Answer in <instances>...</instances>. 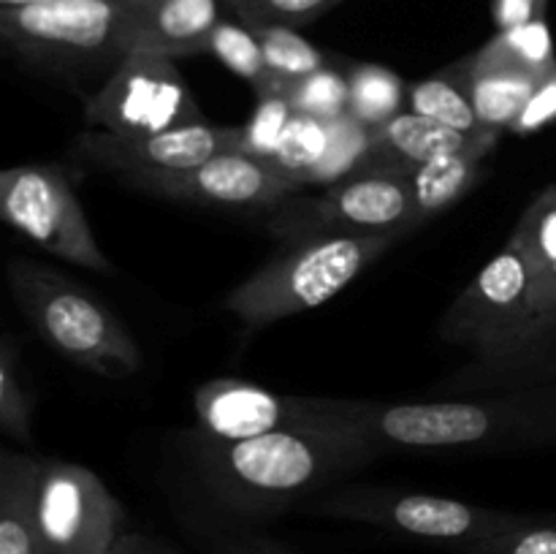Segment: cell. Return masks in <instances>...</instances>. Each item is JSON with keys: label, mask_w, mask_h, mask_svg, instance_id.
<instances>
[{"label": "cell", "mask_w": 556, "mask_h": 554, "mask_svg": "<svg viewBox=\"0 0 556 554\" xmlns=\"http://www.w3.org/2000/svg\"><path fill=\"white\" fill-rule=\"evenodd\" d=\"M530 304H532V313H535V318L538 315L556 313V264L535 272V277H532Z\"/></svg>", "instance_id": "cell-35"}, {"label": "cell", "mask_w": 556, "mask_h": 554, "mask_svg": "<svg viewBox=\"0 0 556 554\" xmlns=\"http://www.w3.org/2000/svg\"><path fill=\"white\" fill-rule=\"evenodd\" d=\"M253 33L258 36L261 49H264L266 65L286 85V90L293 81L326 68V54L315 49L307 38L299 36L296 27L264 25L253 27Z\"/></svg>", "instance_id": "cell-25"}, {"label": "cell", "mask_w": 556, "mask_h": 554, "mask_svg": "<svg viewBox=\"0 0 556 554\" xmlns=\"http://www.w3.org/2000/svg\"><path fill=\"white\" fill-rule=\"evenodd\" d=\"M38 465L16 451L0 454V554H49L36 508Z\"/></svg>", "instance_id": "cell-18"}, {"label": "cell", "mask_w": 556, "mask_h": 554, "mask_svg": "<svg viewBox=\"0 0 556 554\" xmlns=\"http://www.w3.org/2000/svg\"><path fill=\"white\" fill-rule=\"evenodd\" d=\"M36 508L49 554H109L123 536V505L85 465L41 459Z\"/></svg>", "instance_id": "cell-11"}, {"label": "cell", "mask_w": 556, "mask_h": 554, "mask_svg": "<svg viewBox=\"0 0 556 554\" xmlns=\"http://www.w3.org/2000/svg\"><path fill=\"white\" fill-rule=\"evenodd\" d=\"M296 182L282 177L266 161L244 152H223L193 172L166 179L152 193L188 204L223 206V210H275L282 201L302 193Z\"/></svg>", "instance_id": "cell-14"}, {"label": "cell", "mask_w": 556, "mask_h": 554, "mask_svg": "<svg viewBox=\"0 0 556 554\" xmlns=\"http://www.w3.org/2000/svg\"><path fill=\"white\" fill-rule=\"evenodd\" d=\"M0 429L16 443H33L30 400H27L25 383H22V375L14 362V348L9 340L3 342V351H0Z\"/></svg>", "instance_id": "cell-31"}, {"label": "cell", "mask_w": 556, "mask_h": 554, "mask_svg": "<svg viewBox=\"0 0 556 554\" xmlns=\"http://www.w3.org/2000/svg\"><path fill=\"white\" fill-rule=\"evenodd\" d=\"M109 554H174V552H168L163 543L152 541V538L139 536V532H123Z\"/></svg>", "instance_id": "cell-36"}, {"label": "cell", "mask_w": 556, "mask_h": 554, "mask_svg": "<svg viewBox=\"0 0 556 554\" xmlns=\"http://www.w3.org/2000/svg\"><path fill=\"white\" fill-rule=\"evenodd\" d=\"M407 106H410L407 112L438 119V123L462 130V134H486L476 109H472L465 60L407 87Z\"/></svg>", "instance_id": "cell-19"}, {"label": "cell", "mask_w": 556, "mask_h": 554, "mask_svg": "<svg viewBox=\"0 0 556 554\" xmlns=\"http://www.w3.org/2000/svg\"><path fill=\"white\" fill-rule=\"evenodd\" d=\"M331 141V123L326 119L307 117V114H293L286 136L280 141V150L275 152L269 166H275L282 177L296 182L299 188H307L309 174L324 161Z\"/></svg>", "instance_id": "cell-24"}, {"label": "cell", "mask_w": 556, "mask_h": 554, "mask_svg": "<svg viewBox=\"0 0 556 554\" xmlns=\"http://www.w3.org/2000/svg\"><path fill=\"white\" fill-rule=\"evenodd\" d=\"M293 106L288 96L282 92H271V96H261L258 106H255L253 117L242 125V152L258 161H271L275 152L280 150V141L286 136L288 125L293 119Z\"/></svg>", "instance_id": "cell-29"}, {"label": "cell", "mask_w": 556, "mask_h": 554, "mask_svg": "<svg viewBox=\"0 0 556 554\" xmlns=\"http://www.w3.org/2000/svg\"><path fill=\"white\" fill-rule=\"evenodd\" d=\"M548 0H492V16L497 30L527 25L546 16Z\"/></svg>", "instance_id": "cell-34"}, {"label": "cell", "mask_w": 556, "mask_h": 554, "mask_svg": "<svg viewBox=\"0 0 556 554\" xmlns=\"http://www.w3.org/2000/svg\"><path fill=\"white\" fill-rule=\"evenodd\" d=\"M552 373H556V367H554V369H552Z\"/></svg>", "instance_id": "cell-39"}, {"label": "cell", "mask_w": 556, "mask_h": 554, "mask_svg": "<svg viewBox=\"0 0 556 554\" xmlns=\"http://www.w3.org/2000/svg\"><path fill=\"white\" fill-rule=\"evenodd\" d=\"M0 217L58 259L90 272L112 269L68 177L58 166L25 163L5 168L0 174Z\"/></svg>", "instance_id": "cell-8"}, {"label": "cell", "mask_w": 556, "mask_h": 554, "mask_svg": "<svg viewBox=\"0 0 556 554\" xmlns=\"http://www.w3.org/2000/svg\"><path fill=\"white\" fill-rule=\"evenodd\" d=\"M532 277L530 261L505 244L454 299L440 320V337L451 345L470 348L476 356L505 348L535 320Z\"/></svg>", "instance_id": "cell-12"}, {"label": "cell", "mask_w": 556, "mask_h": 554, "mask_svg": "<svg viewBox=\"0 0 556 554\" xmlns=\"http://www.w3.org/2000/svg\"><path fill=\"white\" fill-rule=\"evenodd\" d=\"M206 52L220 60L228 71L242 76L258 98L271 96V92H282L286 96V85L266 65L258 36L244 22H217V27L210 36V43H206Z\"/></svg>", "instance_id": "cell-21"}, {"label": "cell", "mask_w": 556, "mask_h": 554, "mask_svg": "<svg viewBox=\"0 0 556 554\" xmlns=\"http://www.w3.org/2000/svg\"><path fill=\"white\" fill-rule=\"evenodd\" d=\"M0 33L14 52L49 68L119 65L130 52V0H49L0 9Z\"/></svg>", "instance_id": "cell-6"}, {"label": "cell", "mask_w": 556, "mask_h": 554, "mask_svg": "<svg viewBox=\"0 0 556 554\" xmlns=\"http://www.w3.org/2000/svg\"><path fill=\"white\" fill-rule=\"evenodd\" d=\"M552 119H556V71L552 76H546L541 87L535 90V96L530 98L527 109L521 112V117L516 119V125L510 130L514 134H532V130L543 128Z\"/></svg>", "instance_id": "cell-33"}, {"label": "cell", "mask_w": 556, "mask_h": 554, "mask_svg": "<svg viewBox=\"0 0 556 554\" xmlns=\"http://www.w3.org/2000/svg\"><path fill=\"white\" fill-rule=\"evenodd\" d=\"M309 511L362 521V525L418 538V541L445 543V546L462 549L465 554H478L527 519V516L483 508V505L443 498V494L402 492V489L383 487H351L318 494L309 503Z\"/></svg>", "instance_id": "cell-5"}, {"label": "cell", "mask_w": 556, "mask_h": 554, "mask_svg": "<svg viewBox=\"0 0 556 554\" xmlns=\"http://www.w3.org/2000/svg\"><path fill=\"white\" fill-rule=\"evenodd\" d=\"M378 147V128L362 123V119L342 114V117L331 119V141L326 150L324 161L318 163L313 174H309V185H334L342 179L353 177L364 161L372 155Z\"/></svg>", "instance_id": "cell-23"}, {"label": "cell", "mask_w": 556, "mask_h": 554, "mask_svg": "<svg viewBox=\"0 0 556 554\" xmlns=\"http://www.w3.org/2000/svg\"><path fill=\"white\" fill-rule=\"evenodd\" d=\"M497 141L500 134H492V130L470 136L424 114L400 112L394 119L380 125L378 147L358 166L356 174H410L413 168L445 155H465V152L489 155Z\"/></svg>", "instance_id": "cell-15"}, {"label": "cell", "mask_w": 556, "mask_h": 554, "mask_svg": "<svg viewBox=\"0 0 556 554\" xmlns=\"http://www.w3.org/2000/svg\"><path fill=\"white\" fill-rule=\"evenodd\" d=\"M508 244L519 250L535 272L556 264V188L543 190L527 206L519 226L510 234Z\"/></svg>", "instance_id": "cell-26"}, {"label": "cell", "mask_w": 556, "mask_h": 554, "mask_svg": "<svg viewBox=\"0 0 556 554\" xmlns=\"http://www.w3.org/2000/svg\"><path fill=\"white\" fill-rule=\"evenodd\" d=\"M369 449L342 429H275L248 440L201 443L206 487L233 511H280L369 459Z\"/></svg>", "instance_id": "cell-2"}, {"label": "cell", "mask_w": 556, "mask_h": 554, "mask_svg": "<svg viewBox=\"0 0 556 554\" xmlns=\"http://www.w3.org/2000/svg\"><path fill=\"white\" fill-rule=\"evenodd\" d=\"M217 3L223 0H130L128 49L172 60L204 54L220 22Z\"/></svg>", "instance_id": "cell-16"}, {"label": "cell", "mask_w": 556, "mask_h": 554, "mask_svg": "<svg viewBox=\"0 0 556 554\" xmlns=\"http://www.w3.org/2000/svg\"><path fill=\"white\" fill-rule=\"evenodd\" d=\"M478 554H556V525L525 519Z\"/></svg>", "instance_id": "cell-32"}, {"label": "cell", "mask_w": 556, "mask_h": 554, "mask_svg": "<svg viewBox=\"0 0 556 554\" xmlns=\"http://www.w3.org/2000/svg\"><path fill=\"white\" fill-rule=\"evenodd\" d=\"M483 47L497 58L521 65L527 71H535V74L548 76L556 71V54L546 20L527 22V25L510 27V30H497V36Z\"/></svg>", "instance_id": "cell-27"}, {"label": "cell", "mask_w": 556, "mask_h": 554, "mask_svg": "<svg viewBox=\"0 0 556 554\" xmlns=\"http://www.w3.org/2000/svg\"><path fill=\"white\" fill-rule=\"evenodd\" d=\"M85 119L109 134L144 136L204 123V114L172 58L130 52L87 98Z\"/></svg>", "instance_id": "cell-9"}, {"label": "cell", "mask_w": 556, "mask_h": 554, "mask_svg": "<svg viewBox=\"0 0 556 554\" xmlns=\"http://www.w3.org/2000/svg\"><path fill=\"white\" fill-rule=\"evenodd\" d=\"M5 277L33 329L74 367L112 380L139 373V345L96 297L33 261H9Z\"/></svg>", "instance_id": "cell-3"}, {"label": "cell", "mask_w": 556, "mask_h": 554, "mask_svg": "<svg viewBox=\"0 0 556 554\" xmlns=\"http://www.w3.org/2000/svg\"><path fill=\"white\" fill-rule=\"evenodd\" d=\"M76 152L103 172L152 193L161 182L193 172L210 158L242 152V125H212L204 119L144 136L90 128L76 141Z\"/></svg>", "instance_id": "cell-10"}, {"label": "cell", "mask_w": 556, "mask_h": 554, "mask_svg": "<svg viewBox=\"0 0 556 554\" xmlns=\"http://www.w3.org/2000/svg\"><path fill=\"white\" fill-rule=\"evenodd\" d=\"M483 158L476 152H465V155H445L432 163L413 168L410 172V188L416 196L418 223L429 221V217L440 215L448 210L454 201L467 196V190L478 182L483 172Z\"/></svg>", "instance_id": "cell-20"}, {"label": "cell", "mask_w": 556, "mask_h": 554, "mask_svg": "<svg viewBox=\"0 0 556 554\" xmlns=\"http://www.w3.org/2000/svg\"><path fill=\"white\" fill-rule=\"evenodd\" d=\"M326 421L380 451H508L556 440V400L514 389L483 400L375 402L318 396Z\"/></svg>", "instance_id": "cell-1"}, {"label": "cell", "mask_w": 556, "mask_h": 554, "mask_svg": "<svg viewBox=\"0 0 556 554\" xmlns=\"http://www.w3.org/2000/svg\"><path fill=\"white\" fill-rule=\"evenodd\" d=\"M348 87H351V103L348 114L362 123L380 128L402 112L407 101V87L394 71L375 63H356L348 71Z\"/></svg>", "instance_id": "cell-22"}, {"label": "cell", "mask_w": 556, "mask_h": 554, "mask_svg": "<svg viewBox=\"0 0 556 554\" xmlns=\"http://www.w3.org/2000/svg\"><path fill=\"white\" fill-rule=\"evenodd\" d=\"M286 96L296 114H307V117L331 123V119L348 114L351 87H348V76L326 65V68L315 71V74L293 81L286 90Z\"/></svg>", "instance_id": "cell-28"}, {"label": "cell", "mask_w": 556, "mask_h": 554, "mask_svg": "<svg viewBox=\"0 0 556 554\" xmlns=\"http://www.w3.org/2000/svg\"><path fill=\"white\" fill-rule=\"evenodd\" d=\"M212 554H291L286 549L266 541H220L215 543Z\"/></svg>", "instance_id": "cell-37"}, {"label": "cell", "mask_w": 556, "mask_h": 554, "mask_svg": "<svg viewBox=\"0 0 556 554\" xmlns=\"http://www.w3.org/2000/svg\"><path fill=\"white\" fill-rule=\"evenodd\" d=\"M38 3H49V0H0L3 9H22V5H38Z\"/></svg>", "instance_id": "cell-38"}, {"label": "cell", "mask_w": 556, "mask_h": 554, "mask_svg": "<svg viewBox=\"0 0 556 554\" xmlns=\"http://www.w3.org/2000/svg\"><path fill=\"white\" fill-rule=\"evenodd\" d=\"M195 416L210 438L248 440L275 429H334L318 411V396L275 394L239 378H215L193 394Z\"/></svg>", "instance_id": "cell-13"}, {"label": "cell", "mask_w": 556, "mask_h": 554, "mask_svg": "<svg viewBox=\"0 0 556 554\" xmlns=\"http://www.w3.org/2000/svg\"><path fill=\"white\" fill-rule=\"evenodd\" d=\"M400 234L378 237H326L293 244L288 253L239 282L226 307L242 324L261 329L326 304L345 291L369 264L389 253Z\"/></svg>", "instance_id": "cell-4"}, {"label": "cell", "mask_w": 556, "mask_h": 554, "mask_svg": "<svg viewBox=\"0 0 556 554\" xmlns=\"http://www.w3.org/2000/svg\"><path fill=\"white\" fill-rule=\"evenodd\" d=\"M548 375H552V373H548Z\"/></svg>", "instance_id": "cell-40"}, {"label": "cell", "mask_w": 556, "mask_h": 554, "mask_svg": "<svg viewBox=\"0 0 556 554\" xmlns=\"http://www.w3.org/2000/svg\"><path fill=\"white\" fill-rule=\"evenodd\" d=\"M465 63L472 109H476L483 128L492 130V134H503V130L514 128L530 98L546 81L543 74L508 63V60L489 52L486 47L465 58Z\"/></svg>", "instance_id": "cell-17"}, {"label": "cell", "mask_w": 556, "mask_h": 554, "mask_svg": "<svg viewBox=\"0 0 556 554\" xmlns=\"http://www.w3.org/2000/svg\"><path fill=\"white\" fill-rule=\"evenodd\" d=\"M418 226L410 174H356L320 196H293L271 210L266 228L286 242L326 237L410 234Z\"/></svg>", "instance_id": "cell-7"}, {"label": "cell", "mask_w": 556, "mask_h": 554, "mask_svg": "<svg viewBox=\"0 0 556 554\" xmlns=\"http://www.w3.org/2000/svg\"><path fill=\"white\" fill-rule=\"evenodd\" d=\"M248 27H302L334 9L342 0H223Z\"/></svg>", "instance_id": "cell-30"}]
</instances>
